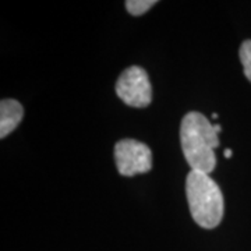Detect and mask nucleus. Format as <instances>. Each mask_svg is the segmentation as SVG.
<instances>
[{"label":"nucleus","mask_w":251,"mask_h":251,"mask_svg":"<svg viewBox=\"0 0 251 251\" xmlns=\"http://www.w3.org/2000/svg\"><path fill=\"white\" fill-rule=\"evenodd\" d=\"M116 168L122 176H135L152 169V152L147 144L126 138L115 145Z\"/></svg>","instance_id":"20e7f679"},{"label":"nucleus","mask_w":251,"mask_h":251,"mask_svg":"<svg viewBox=\"0 0 251 251\" xmlns=\"http://www.w3.org/2000/svg\"><path fill=\"white\" fill-rule=\"evenodd\" d=\"M116 94L131 108H147L152 102V87L147 72L140 66H131L120 74Z\"/></svg>","instance_id":"7ed1b4c3"},{"label":"nucleus","mask_w":251,"mask_h":251,"mask_svg":"<svg viewBox=\"0 0 251 251\" xmlns=\"http://www.w3.org/2000/svg\"><path fill=\"white\" fill-rule=\"evenodd\" d=\"M239 56H240V62L244 69V74L247 80L251 82V39L243 42L239 50Z\"/></svg>","instance_id":"0eeeda50"},{"label":"nucleus","mask_w":251,"mask_h":251,"mask_svg":"<svg viewBox=\"0 0 251 251\" xmlns=\"http://www.w3.org/2000/svg\"><path fill=\"white\" fill-rule=\"evenodd\" d=\"M180 143L191 171L211 173L216 166L215 150L219 147L215 127L202 113L190 112L181 120Z\"/></svg>","instance_id":"f257e3e1"},{"label":"nucleus","mask_w":251,"mask_h":251,"mask_svg":"<svg viewBox=\"0 0 251 251\" xmlns=\"http://www.w3.org/2000/svg\"><path fill=\"white\" fill-rule=\"evenodd\" d=\"M155 4L156 0H128L126 1V9L131 16H143Z\"/></svg>","instance_id":"423d86ee"},{"label":"nucleus","mask_w":251,"mask_h":251,"mask_svg":"<svg viewBox=\"0 0 251 251\" xmlns=\"http://www.w3.org/2000/svg\"><path fill=\"white\" fill-rule=\"evenodd\" d=\"M214 127H215L216 133H221V126H219V125H215V126H214Z\"/></svg>","instance_id":"1a4fd4ad"},{"label":"nucleus","mask_w":251,"mask_h":251,"mask_svg":"<svg viewBox=\"0 0 251 251\" xmlns=\"http://www.w3.org/2000/svg\"><path fill=\"white\" fill-rule=\"evenodd\" d=\"M24 116L21 103L16 99H3L0 102V138H4L17 128Z\"/></svg>","instance_id":"39448f33"},{"label":"nucleus","mask_w":251,"mask_h":251,"mask_svg":"<svg viewBox=\"0 0 251 251\" xmlns=\"http://www.w3.org/2000/svg\"><path fill=\"white\" fill-rule=\"evenodd\" d=\"M224 155H225V158H232L233 152H232V150H226Z\"/></svg>","instance_id":"6e6552de"},{"label":"nucleus","mask_w":251,"mask_h":251,"mask_svg":"<svg viewBox=\"0 0 251 251\" xmlns=\"http://www.w3.org/2000/svg\"><path fill=\"white\" fill-rule=\"evenodd\" d=\"M188 208L194 222L204 229H214L224 218V196L208 173L191 171L186 179Z\"/></svg>","instance_id":"f03ea898"}]
</instances>
